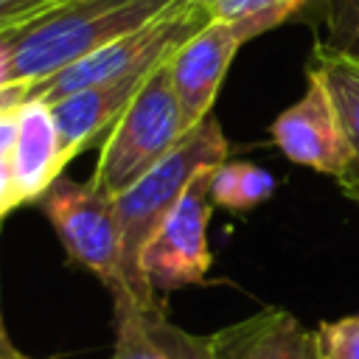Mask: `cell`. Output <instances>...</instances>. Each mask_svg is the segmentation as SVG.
Listing matches in <instances>:
<instances>
[{
    "label": "cell",
    "instance_id": "1",
    "mask_svg": "<svg viewBox=\"0 0 359 359\" xmlns=\"http://www.w3.org/2000/svg\"><path fill=\"white\" fill-rule=\"evenodd\" d=\"M227 137L210 112L199 121L151 171H146L135 185L115 196L121 233H123V280L126 292L137 303H157L146 275H143V252L160 224L168 219L174 205L182 199L194 177L208 168H216L227 160Z\"/></svg>",
    "mask_w": 359,
    "mask_h": 359
},
{
    "label": "cell",
    "instance_id": "2",
    "mask_svg": "<svg viewBox=\"0 0 359 359\" xmlns=\"http://www.w3.org/2000/svg\"><path fill=\"white\" fill-rule=\"evenodd\" d=\"M177 0H70L34 22L8 31L14 36V81L36 84L104 45L151 22Z\"/></svg>",
    "mask_w": 359,
    "mask_h": 359
},
{
    "label": "cell",
    "instance_id": "3",
    "mask_svg": "<svg viewBox=\"0 0 359 359\" xmlns=\"http://www.w3.org/2000/svg\"><path fill=\"white\" fill-rule=\"evenodd\" d=\"M191 129L194 126L171 87L165 59L140 87L129 109L107 132L93 182L118 196L146 171H151Z\"/></svg>",
    "mask_w": 359,
    "mask_h": 359
},
{
    "label": "cell",
    "instance_id": "4",
    "mask_svg": "<svg viewBox=\"0 0 359 359\" xmlns=\"http://www.w3.org/2000/svg\"><path fill=\"white\" fill-rule=\"evenodd\" d=\"M208 22H210L208 3H180L177 0L163 14H157L151 22L140 25L137 31H132V34L104 45L101 50L73 62L70 67L59 70L56 76L36 81L31 87V98H39L45 104H56V101H62L79 90L104 84V81L126 76L132 70L157 67Z\"/></svg>",
    "mask_w": 359,
    "mask_h": 359
},
{
    "label": "cell",
    "instance_id": "5",
    "mask_svg": "<svg viewBox=\"0 0 359 359\" xmlns=\"http://www.w3.org/2000/svg\"><path fill=\"white\" fill-rule=\"evenodd\" d=\"M36 205L53 224L65 252L79 266L93 272L109 294H123V233L115 196L93 180L79 182L62 174L36 199Z\"/></svg>",
    "mask_w": 359,
    "mask_h": 359
},
{
    "label": "cell",
    "instance_id": "6",
    "mask_svg": "<svg viewBox=\"0 0 359 359\" xmlns=\"http://www.w3.org/2000/svg\"><path fill=\"white\" fill-rule=\"evenodd\" d=\"M210 171L213 168L194 177L143 252V275L154 294H168L180 286L199 283L210 269Z\"/></svg>",
    "mask_w": 359,
    "mask_h": 359
},
{
    "label": "cell",
    "instance_id": "7",
    "mask_svg": "<svg viewBox=\"0 0 359 359\" xmlns=\"http://www.w3.org/2000/svg\"><path fill=\"white\" fill-rule=\"evenodd\" d=\"M306 93L286 107L269 126L272 143L297 165L314 168L334 180H345L353 165V151L337 107L317 76H309Z\"/></svg>",
    "mask_w": 359,
    "mask_h": 359
},
{
    "label": "cell",
    "instance_id": "8",
    "mask_svg": "<svg viewBox=\"0 0 359 359\" xmlns=\"http://www.w3.org/2000/svg\"><path fill=\"white\" fill-rule=\"evenodd\" d=\"M244 45L238 31L230 22L210 20L205 28H199L191 39H185L171 56H168V76L171 87L191 121L196 126L213 112V101L219 95V87L230 70V62L236 50Z\"/></svg>",
    "mask_w": 359,
    "mask_h": 359
},
{
    "label": "cell",
    "instance_id": "9",
    "mask_svg": "<svg viewBox=\"0 0 359 359\" xmlns=\"http://www.w3.org/2000/svg\"><path fill=\"white\" fill-rule=\"evenodd\" d=\"M115 342L107 359H213L210 334H191L168 320L160 303L112 294Z\"/></svg>",
    "mask_w": 359,
    "mask_h": 359
},
{
    "label": "cell",
    "instance_id": "10",
    "mask_svg": "<svg viewBox=\"0 0 359 359\" xmlns=\"http://www.w3.org/2000/svg\"><path fill=\"white\" fill-rule=\"evenodd\" d=\"M213 359H325L317 331L286 309H261L210 334Z\"/></svg>",
    "mask_w": 359,
    "mask_h": 359
},
{
    "label": "cell",
    "instance_id": "11",
    "mask_svg": "<svg viewBox=\"0 0 359 359\" xmlns=\"http://www.w3.org/2000/svg\"><path fill=\"white\" fill-rule=\"evenodd\" d=\"M160 67V65H157ZM157 67H140L126 76L109 79L104 84L79 90L56 104H50L59 137H62V151L65 160L70 163L87 143H93L98 135H107L115 121L129 109L140 87L149 81V76Z\"/></svg>",
    "mask_w": 359,
    "mask_h": 359
},
{
    "label": "cell",
    "instance_id": "12",
    "mask_svg": "<svg viewBox=\"0 0 359 359\" xmlns=\"http://www.w3.org/2000/svg\"><path fill=\"white\" fill-rule=\"evenodd\" d=\"M11 165L22 202H36L62 177L67 160L62 151V137L50 104L39 98H28L17 109V137H14Z\"/></svg>",
    "mask_w": 359,
    "mask_h": 359
},
{
    "label": "cell",
    "instance_id": "13",
    "mask_svg": "<svg viewBox=\"0 0 359 359\" xmlns=\"http://www.w3.org/2000/svg\"><path fill=\"white\" fill-rule=\"evenodd\" d=\"M306 73L317 76L323 81V87L328 90V95L337 107V115L342 121V129L348 135L351 151H353V165L339 185L356 182L359 180V62H353L314 39Z\"/></svg>",
    "mask_w": 359,
    "mask_h": 359
},
{
    "label": "cell",
    "instance_id": "14",
    "mask_svg": "<svg viewBox=\"0 0 359 359\" xmlns=\"http://www.w3.org/2000/svg\"><path fill=\"white\" fill-rule=\"evenodd\" d=\"M275 194V177L244 160H224L210 171V202L216 208L244 213L264 205Z\"/></svg>",
    "mask_w": 359,
    "mask_h": 359
},
{
    "label": "cell",
    "instance_id": "15",
    "mask_svg": "<svg viewBox=\"0 0 359 359\" xmlns=\"http://www.w3.org/2000/svg\"><path fill=\"white\" fill-rule=\"evenodd\" d=\"M311 0H208L210 20L230 22L244 42L278 28Z\"/></svg>",
    "mask_w": 359,
    "mask_h": 359
},
{
    "label": "cell",
    "instance_id": "16",
    "mask_svg": "<svg viewBox=\"0 0 359 359\" xmlns=\"http://www.w3.org/2000/svg\"><path fill=\"white\" fill-rule=\"evenodd\" d=\"M323 42L325 48L359 62V0H323Z\"/></svg>",
    "mask_w": 359,
    "mask_h": 359
},
{
    "label": "cell",
    "instance_id": "17",
    "mask_svg": "<svg viewBox=\"0 0 359 359\" xmlns=\"http://www.w3.org/2000/svg\"><path fill=\"white\" fill-rule=\"evenodd\" d=\"M14 137H17V109L0 118V219L17 205H22V194L17 188V177L11 165Z\"/></svg>",
    "mask_w": 359,
    "mask_h": 359
},
{
    "label": "cell",
    "instance_id": "18",
    "mask_svg": "<svg viewBox=\"0 0 359 359\" xmlns=\"http://www.w3.org/2000/svg\"><path fill=\"white\" fill-rule=\"evenodd\" d=\"M317 337L325 359H359V314L320 323Z\"/></svg>",
    "mask_w": 359,
    "mask_h": 359
},
{
    "label": "cell",
    "instance_id": "19",
    "mask_svg": "<svg viewBox=\"0 0 359 359\" xmlns=\"http://www.w3.org/2000/svg\"><path fill=\"white\" fill-rule=\"evenodd\" d=\"M56 3L59 0H0V31L22 28L50 11Z\"/></svg>",
    "mask_w": 359,
    "mask_h": 359
},
{
    "label": "cell",
    "instance_id": "20",
    "mask_svg": "<svg viewBox=\"0 0 359 359\" xmlns=\"http://www.w3.org/2000/svg\"><path fill=\"white\" fill-rule=\"evenodd\" d=\"M31 87L34 84H25V81H17V84H6L0 87V118L20 109L28 98H31Z\"/></svg>",
    "mask_w": 359,
    "mask_h": 359
},
{
    "label": "cell",
    "instance_id": "21",
    "mask_svg": "<svg viewBox=\"0 0 359 359\" xmlns=\"http://www.w3.org/2000/svg\"><path fill=\"white\" fill-rule=\"evenodd\" d=\"M17 84L14 81V36L0 31V87Z\"/></svg>",
    "mask_w": 359,
    "mask_h": 359
},
{
    "label": "cell",
    "instance_id": "22",
    "mask_svg": "<svg viewBox=\"0 0 359 359\" xmlns=\"http://www.w3.org/2000/svg\"><path fill=\"white\" fill-rule=\"evenodd\" d=\"M0 359H31L22 351H17L14 342L8 339V331H6V323H3V303H0Z\"/></svg>",
    "mask_w": 359,
    "mask_h": 359
},
{
    "label": "cell",
    "instance_id": "23",
    "mask_svg": "<svg viewBox=\"0 0 359 359\" xmlns=\"http://www.w3.org/2000/svg\"><path fill=\"white\" fill-rule=\"evenodd\" d=\"M342 191H345V196H348L351 202H356V205H359V180H356V182H345V185H342Z\"/></svg>",
    "mask_w": 359,
    "mask_h": 359
},
{
    "label": "cell",
    "instance_id": "24",
    "mask_svg": "<svg viewBox=\"0 0 359 359\" xmlns=\"http://www.w3.org/2000/svg\"><path fill=\"white\" fill-rule=\"evenodd\" d=\"M180 3H208V0H180Z\"/></svg>",
    "mask_w": 359,
    "mask_h": 359
},
{
    "label": "cell",
    "instance_id": "25",
    "mask_svg": "<svg viewBox=\"0 0 359 359\" xmlns=\"http://www.w3.org/2000/svg\"><path fill=\"white\" fill-rule=\"evenodd\" d=\"M62 3H70V0H59V3H56V6H62Z\"/></svg>",
    "mask_w": 359,
    "mask_h": 359
}]
</instances>
